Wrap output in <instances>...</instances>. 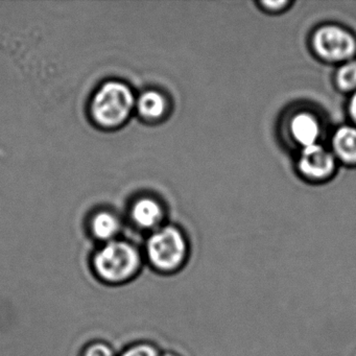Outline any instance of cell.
Here are the masks:
<instances>
[{"instance_id": "cell-8", "label": "cell", "mask_w": 356, "mask_h": 356, "mask_svg": "<svg viewBox=\"0 0 356 356\" xmlns=\"http://www.w3.org/2000/svg\"><path fill=\"white\" fill-rule=\"evenodd\" d=\"M333 147L341 159L348 163L356 162V129L341 127L333 136Z\"/></svg>"}, {"instance_id": "cell-7", "label": "cell", "mask_w": 356, "mask_h": 356, "mask_svg": "<svg viewBox=\"0 0 356 356\" xmlns=\"http://www.w3.org/2000/svg\"><path fill=\"white\" fill-rule=\"evenodd\" d=\"M135 224L143 229H153L162 220V209L157 202L143 199L137 202L132 210Z\"/></svg>"}, {"instance_id": "cell-11", "label": "cell", "mask_w": 356, "mask_h": 356, "mask_svg": "<svg viewBox=\"0 0 356 356\" xmlns=\"http://www.w3.org/2000/svg\"><path fill=\"white\" fill-rule=\"evenodd\" d=\"M337 82L341 90L350 91L356 88V62H349L339 68Z\"/></svg>"}, {"instance_id": "cell-13", "label": "cell", "mask_w": 356, "mask_h": 356, "mask_svg": "<svg viewBox=\"0 0 356 356\" xmlns=\"http://www.w3.org/2000/svg\"><path fill=\"white\" fill-rule=\"evenodd\" d=\"M81 356H118L113 348L103 341H95L88 343Z\"/></svg>"}, {"instance_id": "cell-5", "label": "cell", "mask_w": 356, "mask_h": 356, "mask_svg": "<svg viewBox=\"0 0 356 356\" xmlns=\"http://www.w3.org/2000/svg\"><path fill=\"white\" fill-rule=\"evenodd\" d=\"M299 168L302 174L310 178H325L332 172L334 159L326 149L316 143L304 147L300 156Z\"/></svg>"}, {"instance_id": "cell-1", "label": "cell", "mask_w": 356, "mask_h": 356, "mask_svg": "<svg viewBox=\"0 0 356 356\" xmlns=\"http://www.w3.org/2000/svg\"><path fill=\"white\" fill-rule=\"evenodd\" d=\"M143 261V254L133 243L114 239L104 243L95 252L91 268L102 282L120 285L138 276Z\"/></svg>"}, {"instance_id": "cell-6", "label": "cell", "mask_w": 356, "mask_h": 356, "mask_svg": "<svg viewBox=\"0 0 356 356\" xmlns=\"http://www.w3.org/2000/svg\"><path fill=\"white\" fill-rule=\"evenodd\" d=\"M291 132L299 145L304 147H309L316 145L320 135V126L314 116L300 113L291 120Z\"/></svg>"}, {"instance_id": "cell-10", "label": "cell", "mask_w": 356, "mask_h": 356, "mask_svg": "<svg viewBox=\"0 0 356 356\" xmlns=\"http://www.w3.org/2000/svg\"><path fill=\"white\" fill-rule=\"evenodd\" d=\"M138 110L145 118H159L165 111V99L156 91H147L138 101Z\"/></svg>"}, {"instance_id": "cell-15", "label": "cell", "mask_w": 356, "mask_h": 356, "mask_svg": "<svg viewBox=\"0 0 356 356\" xmlns=\"http://www.w3.org/2000/svg\"><path fill=\"white\" fill-rule=\"evenodd\" d=\"M350 114H351L352 118L356 122V92L354 93L353 97H352L351 102H350Z\"/></svg>"}, {"instance_id": "cell-12", "label": "cell", "mask_w": 356, "mask_h": 356, "mask_svg": "<svg viewBox=\"0 0 356 356\" xmlns=\"http://www.w3.org/2000/svg\"><path fill=\"white\" fill-rule=\"evenodd\" d=\"M159 348L149 341H138L127 347L118 356H161Z\"/></svg>"}, {"instance_id": "cell-4", "label": "cell", "mask_w": 356, "mask_h": 356, "mask_svg": "<svg viewBox=\"0 0 356 356\" xmlns=\"http://www.w3.org/2000/svg\"><path fill=\"white\" fill-rule=\"evenodd\" d=\"M312 43L316 54L328 61L349 59L356 51L353 36L347 31L335 26L318 29L314 34Z\"/></svg>"}, {"instance_id": "cell-14", "label": "cell", "mask_w": 356, "mask_h": 356, "mask_svg": "<svg viewBox=\"0 0 356 356\" xmlns=\"http://www.w3.org/2000/svg\"><path fill=\"white\" fill-rule=\"evenodd\" d=\"M264 3L266 8H268V9L272 10H274V8H276L277 10L279 9V8L282 7V6L286 5L285 1H277V3H275V1H264V3Z\"/></svg>"}, {"instance_id": "cell-2", "label": "cell", "mask_w": 356, "mask_h": 356, "mask_svg": "<svg viewBox=\"0 0 356 356\" xmlns=\"http://www.w3.org/2000/svg\"><path fill=\"white\" fill-rule=\"evenodd\" d=\"M189 245L180 229L161 227L154 231L145 243V258L155 272L174 275L188 261Z\"/></svg>"}, {"instance_id": "cell-3", "label": "cell", "mask_w": 356, "mask_h": 356, "mask_svg": "<svg viewBox=\"0 0 356 356\" xmlns=\"http://www.w3.org/2000/svg\"><path fill=\"white\" fill-rule=\"evenodd\" d=\"M134 104L132 92L122 83H107L95 95L92 115L97 124L116 127L128 118Z\"/></svg>"}, {"instance_id": "cell-9", "label": "cell", "mask_w": 356, "mask_h": 356, "mask_svg": "<svg viewBox=\"0 0 356 356\" xmlns=\"http://www.w3.org/2000/svg\"><path fill=\"white\" fill-rule=\"evenodd\" d=\"M118 230L120 222L118 218L107 212L97 214L91 222L92 234L104 243L114 241V236L118 234Z\"/></svg>"}, {"instance_id": "cell-16", "label": "cell", "mask_w": 356, "mask_h": 356, "mask_svg": "<svg viewBox=\"0 0 356 356\" xmlns=\"http://www.w3.org/2000/svg\"><path fill=\"white\" fill-rule=\"evenodd\" d=\"M161 356H181L180 354L176 353L174 351L162 352Z\"/></svg>"}]
</instances>
